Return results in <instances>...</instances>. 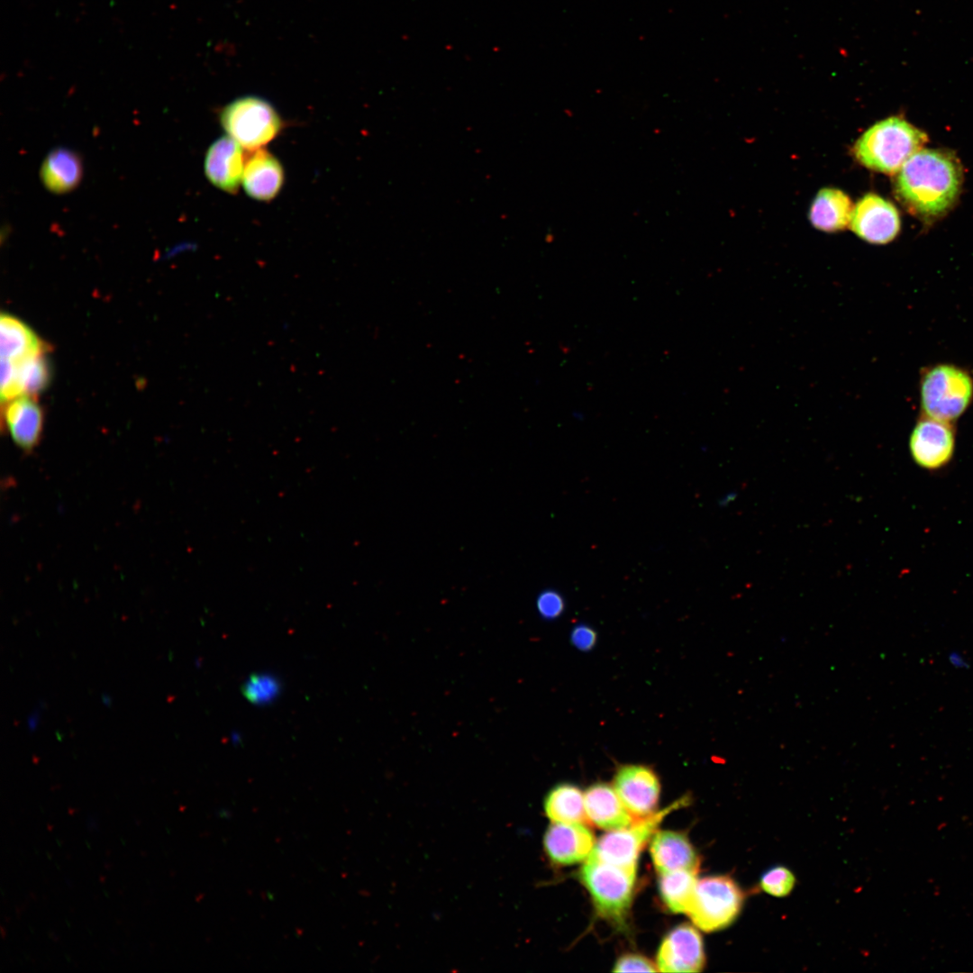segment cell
I'll use <instances>...</instances> for the list:
<instances>
[{
	"mask_svg": "<svg viewBox=\"0 0 973 973\" xmlns=\"http://www.w3.org/2000/svg\"><path fill=\"white\" fill-rule=\"evenodd\" d=\"M961 184V168L951 154L921 149L899 170L896 193L916 215L935 218L952 206Z\"/></svg>",
	"mask_w": 973,
	"mask_h": 973,
	"instance_id": "obj_1",
	"label": "cell"
},
{
	"mask_svg": "<svg viewBox=\"0 0 973 973\" xmlns=\"http://www.w3.org/2000/svg\"><path fill=\"white\" fill-rule=\"evenodd\" d=\"M927 135L899 117L880 121L857 141L853 153L863 166L886 174L898 172L920 150Z\"/></svg>",
	"mask_w": 973,
	"mask_h": 973,
	"instance_id": "obj_2",
	"label": "cell"
},
{
	"mask_svg": "<svg viewBox=\"0 0 973 973\" xmlns=\"http://www.w3.org/2000/svg\"><path fill=\"white\" fill-rule=\"evenodd\" d=\"M636 868L615 866L589 856L579 877L599 916L622 926L630 910Z\"/></svg>",
	"mask_w": 973,
	"mask_h": 973,
	"instance_id": "obj_3",
	"label": "cell"
},
{
	"mask_svg": "<svg viewBox=\"0 0 973 973\" xmlns=\"http://www.w3.org/2000/svg\"><path fill=\"white\" fill-rule=\"evenodd\" d=\"M921 405L925 416L951 422L973 399V378L952 364H938L923 371L920 381Z\"/></svg>",
	"mask_w": 973,
	"mask_h": 973,
	"instance_id": "obj_4",
	"label": "cell"
},
{
	"mask_svg": "<svg viewBox=\"0 0 973 973\" xmlns=\"http://www.w3.org/2000/svg\"><path fill=\"white\" fill-rule=\"evenodd\" d=\"M220 122L230 137L250 150L271 141L282 126L274 107L257 96H244L230 103L223 109Z\"/></svg>",
	"mask_w": 973,
	"mask_h": 973,
	"instance_id": "obj_5",
	"label": "cell"
},
{
	"mask_svg": "<svg viewBox=\"0 0 973 973\" xmlns=\"http://www.w3.org/2000/svg\"><path fill=\"white\" fill-rule=\"evenodd\" d=\"M744 900L742 890L728 876H710L697 880L688 916L699 929L710 932L729 926L739 915Z\"/></svg>",
	"mask_w": 973,
	"mask_h": 973,
	"instance_id": "obj_6",
	"label": "cell"
},
{
	"mask_svg": "<svg viewBox=\"0 0 973 973\" xmlns=\"http://www.w3.org/2000/svg\"><path fill=\"white\" fill-rule=\"evenodd\" d=\"M689 802L684 796L662 810L636 820L632 825L609 831L595 844L591 856L623 868H636L641 850L655 833L661 821L671 812L687 805Z\"/></svg>",
	"mask_w": 973,
	"mask_h": 973,
	"instance_id": "obj_7",
	"label": "cell"
},
{
	"mask_svg": "<svg viewBox=\"0 0 973 973\" xmlns=\"http://www.w3.org/2000/svg\"><path fill=\"white\" fill-rule=\"evenodd\" d=\"M613 787L635 820L654 813L660 783L650 767L641 764L620 766L614 774Z\"/></svg>",
	"mask_w": 973,
	"mask_h": 973,
	"instance_id": "obj_8",
	"label": "cell"
},
{
	"mask_svg": "<svg viewBox=\"0 0 973 973\" xmlns=\"http://www.w3.org/2000/svg\"><path fill=\"white\" fill-rule=\"evenodd\" d=\"M861 239L874 244H885L896 238L900 218L896 206L876 194H867L854 206L850 223Z\"/></svg>",
	"mask_w": 973,
	"mask_h": 973,
	"instance_id": "obj_9",
	"label": "cell"
},
{
	"mask_svg": "<svg viewBox=\"0 0 973 973\" xmlns=\"http://www.w3.org/2000/svg\"><path fill=\"white\" fill-rule=\"evenodd\" d=\"M703 940L698 931L688 923L671 930L662 941L657 954L660 972H698L705 966Z\"/></svg>",
	"mask_w": 973,
	"mask_h": 973,
	"instance_id": "obj_10",
	"label": "cell"
},
{
	"mask_svg": "<svg viewBox=\"0 0 973 973\" xmlns=\"http://www.w3.org/2000/svg\"><path fill=\"white\" fill-rule=\"evenodd\" d=\"M954 432L948 422L924 416L914 426L909 441L914 460L922 468L936 469L950 461L954 451Z\"/></svg>",
	"mask_w": 973,
	"mask_h": 973,
	"instance_id": "obj_11",
	"label": "cell"
},
{
	"mask_svg": "<svg viewBox=\"0 0 973 973\" xmlns=\"http://www.w3.org/2000/svg\"><path fill=\"white\" fill-rule=\"evenodd\" d=\"M2 405V425L18 449L25 454L32 453L42 439L41 405L32 395H23Z\"/></svg>",
	"mask_w": 973,
	"mask_h": 973,
	"instance_id": "obj_12",
	"label": "cell"
},
{
	"mask_svg": "<svg viewBox=\"0 0 973 973\" xmlns=\"http://www.w3.org/2000/svg\"><path fill=\"white\" fill-rule=\"evenodd\" d=\"M595 844L593 832L582 823L552 822L543 837L545 852L557 865L585 861Z\"/></svg>",
	"mask_w": 973,
	"mask_h": 973,
	"instance_id": "obj_13",
	"label": "cell"
},
{
	"mask_svg": "<svg viewBox=\"0 0 973 973\" xmlns=\"http://www.w3.org/2000/svg\"><path fill=\"white\" fill-rule=\"evenodd\" d=\"M244 166L241 146L230 136L216 140L205 158V172L209 181L231 194H235L242 182Z\"/></svg>",
	"mask_w": 973,
	"mask_h": 973,
	"instance_id": "obj_14",
	"label": "cell"
},
{
	"mask_svg": "<svg viewBox=\"0 0 973 973\" xmlns=\"http://www.w3.org/2000/svg\"><path fill=\"white\" fill-rule=\"evenodd\" d=\"M587 823L598 828L614 831L632 825L636 820L626 809L614 787L596 783L584 794Z\"/></svg>",
	"mask_w": 973,
	"mask_h": 973,
	"instance_id": "obj_15",
	"label": "cell"
},
{
	"mask_svg": "<svg viewBox=\"0 0 973 973\" xmlns=\"http://www.w3.org/2000/svg\"><path fill=\"white\" fill-rule=\"evenodd\" d=\"M650 852L657 871L697 870L699 858L687 837L679 832L657 831L652 835Z\"/></svg>",
	"mask_w": 973,
	"mask_h": 973,
	"instance_id": "obj_16",
	"label": "cell"
},
{
	"mask_svg": "<svg viewBox=\"0 0 973 973\" xmlns=\"http://www.w3.org/2000/svg\"><path fill=\"white\" fill-rule=\"evenodd\" d=\"M283 181L280 162L264 149L256 150L244 166L241 183L247 195L254 199L271 200L280 191Z\"/></svg>",
	"mask_w": 973,
	"mask_h": 973,
	"instance_id": "obj_17",
	"label": "cell"
},
{
	"mask_svg": "<svg viewBox=\"0 0 973 973\" xmlns=\"http://www.w3.org/2000/svg\"><path fill=\"white\" fill-rule=\"evenodd\" d=\"M83 174L78 155L66 148L51 150L44 159L40 170L43 186L52 193L64 194L74 189Z\"/></svg>",
	"mask_w": 973,
	"mask_h": 973,
	"instance_id": "obj_18",
	"label": "cell"
},
{
	"mask_svg": "<svg viewBox=\"0 0 973 973\" xmlns=\"http://www.w3.org/2000/svg\"><path fill=\"white\" fill-rule=\"evenodd\" d=\"M2 359L17 360L45 354L50 347L23 321L5 313L0 316Z\"/></svg>",
	"mask_w": 973,
	"mask_h": 973,
	"instance_id": "obj_19",
	"label": "cell"
},
{
	"mask_svg": "<svg viewBox=\"0 0 973 973\" xmlns=\"http://www.w3.org/2000/svg\"><path fill=\"white\" fill-rule=\"evenodd\" d=\"M853 205L842 191L823 188L815 196L809 214L813 225L824 232L845 229L850 223Z\"/></svg>",
	"mask_w": 973,
	"mask_h": 973,
	"instance_id": "obj_20",
	"label": "cell"
},
{
	"mask_svg": "<svg viewBox=\"0 0 973 973\" xmlns=\"http://www.w3.org/2000/svg\"><path fill=\"white\" fill-rule=\"evenodd\" d=\"M543 806L547 817L552 822L587 823L584 795L572 784L562 783L550 789Z\"/></svg>",
	"mask_w": 973,
	"mask_h": 973,
	"instance_id": "obj_21",
	"label": "cell"
},
{
	"mask_svg": "<svg viewBox=\"0 0 973 973\" xmlns=\"http://www.w3.org/2000/svg\"><path fill=\"white\" fill-rule=\"evenodd\" d=\"M697 872V870H677L660 875V895L672 913L688 914L690 912L698 880Z\"/></svg>",
	"mask_w": 973,
	"mask_h": 973,
	"instance_id": "obj_22",
	"label": "cell"
},
{
	"mask_svg": "<svg viewBox=\"0 0 973 973\" xmlns=\"http://www.w3.org/2000/svg\"><path fill=\"white\" fill-rule=\"evenodd\" d=\"M44 355L39 354L17 360L8 359L14 365L23 395L35 396L49 385L50 370Z\"/></svg>",
	"mask_w": 973,
	"mask_h": 973,
	"instance_id": "obj_23",
	"label": "cell"
},
{
	"mask_svg": "<svg viewBox=\"0 0 973 973\" xmlns=\"http://www.w3.org/2000/svg\"><path fill=\"white\" fill-rule=\"evenodd\" d=\"M794 885V875L783 866H777L768 869L760 878L761 888L766 893L778 897L787 896L792 891Z\"/></svg>",
	"mask_w": 973,
	"mask_h": 973,
	"instance_id": "obj_24",
	"label": "cell"
},
{
	"mask_svg": "<svg viewBox=\"0 0 973 973\" xmlns=\"http://www.w3.org/2000/svg\"><path fill=\"white\" fill-rule=\"evenodd\" d=\"M277 689V686L273 678L259 676L247 682L244 693L253 702H266L275 696Z\"/></svg>",
	"mask_w": 973,
	"mask_h": 973,
	"instance_id": "obj_25",
	"label": "cell"
},
{
	"mask_svg": "<svg viewBox=\"0 0 973 973\" xmlns=\"http://www.w3.org/2000/svg\"><path fill=\"white\" fill-rule=\"evenodd\" d=\"M539 614L545 619H555L564 611L565 603L562 596L551 589L540 593L536 601Z\"/></svg>",
	"mask_w": 973,
	"mask_h": 973,
	"instance_id": "obj_26",
	"label": "cell"
},
{
	"mask_svg": "<svg viewBox=\"0 0 973 973\" xmlns=\"http://www.w3.org/2000/svg\"><path fill=\"white\" fill-rule=\"evenodd\" d=\"M614 972H655L658 971L655 965L649 959L639 954H625L620 957L614 964Z\"/></svg>",
	"mask_w": 973,
	"mask_h": 973,
	"instance_id": "obj_27",
	"label": "cell"
},
{
	"mask_svg": "<svg viewBox=\"0 0 973 973\" xmlns=\"http://www.w3.org/2000/svg\"><path fill=\"white\" fill-rule=\"evenodd\" d=\"M570 640L577 649L589 650L596 642V632L586 624H579L572 630Z\"/></svg>",
	"mask_w": 973,
	"mask_h": 973,
	"instance_id": "obj_28",
	"label": "cell"
}]
</instances>
